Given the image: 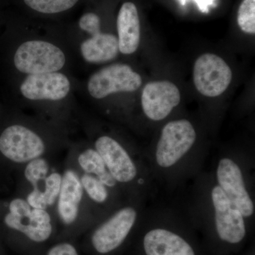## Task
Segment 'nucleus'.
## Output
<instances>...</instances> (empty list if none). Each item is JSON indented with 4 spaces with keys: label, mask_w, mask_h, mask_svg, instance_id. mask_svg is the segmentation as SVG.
<instances>
[{
    "label": "nucleus",
    "mask_w": 255,
    "mask_h": 255,
    "mask_svg": "<svg viewBox=\"0 0 255 255\" xmlns=\"http://www.w3.org/2000/svg\"><path fill=\"white\" fill-rule=\"evenodd\" d=\"M232 71L221 57L205 53L196 60L194 67V83L201 95L216 97L227 90L232 80Z\"/></svg>",
    "instance_id": "ddd939ff"
},
{
    "label": "nucleus",
    "mask_w": 255,
    "mask_h": 255,
    "mask_svg": "<svg viewBox=\"0 0 255 255\" xmlns=\"http://www.w3.org/2000/svg\"><path fill=\"white\" fill-rule=\"evenodd\" d=\"M181 4L185 5L187 0H179ZM201 12H209V6L214 4V0H194Z\"/></svg>",
    "instance_id": "b1692460"
},
{
    "label": "nucleus",
    "mask_w": 255,
    "mask_h": 255,
    "mask_svg": "<svg viewBox=\"0 0 255 255\" xmlns=\"http://www.w3.org/2000/svg\"><path fill=\"white\" fill-rule=\"evenodd\" d=\"M119 52L130 55L138 48L140 40V25L135 4L125 2L122 5L117 21Z\"/></svg>",
    "instance_id": "a211bd4d"
},
{
    "label": "nucleus",
    "mask_w": 255,
    "mask_h": 255,
    "mask_svg": "<svg viewBox=\"0 0 255 255\" xmlns=\"http://www.w3.org/2000/svg\"><path fill=\"white\" fill-rule=\"evenodd\" d=\"M80 52L82 58L88 63L112 61L119 53L118 38L112 33H96L80 43Z\"/></svg>",
    "instance_id": "6ab92c4d"
},
{
    "label": "nucleus",
    "mask_w": 255,
    "mask_h": 255,
    "mask_svg": "<svg viewBox=\"0 0 255 255\" xmlns=\"http://www.w3.org/2000/svg\"><path fill=\"white\" fill-rule=\"evenodd\" d=\"M238 23L245 33H255V0H243L238 12Z\"/></svg>",
    "instance_id": "412c9836"
},
{
    "label": "nucleus",
    "mask_w": 255,
    "mask_h": 255,
    "mask_svg": "<svg viewBox=\"0 0 255 255\" xmlns=\"http://www.w3.org/2000/svg\"><path fill=\"white\" fill-rule=\"evenodd\" d=\"M28 7L42 13L53 14L63 12L73 7L79 0H23Z\"/></svg>",
    "instance_id": "aec40b11"
},
{
    "label": "nucleus",
    "mask_w": 255,
    "mask_h": 255,
    "mask_svg": "<svg viewBox=\"0 0 255 255\" xmlns=\"http://www.w3.org/2000/svg\"><path fill=\"white\" fill-rule=\"evenodd\" d=\"M71 90L70 78L62 72L26 75L19 87L23 98L35 103L63 102Z\"/></svg>",
    "instance_id": "f8f14e48"
},
{
    "label": "nucleus",
    "mask_w": 255,
    "mask_h": 255,
    "mask_svg": "<svg viewBox=\"0 0 255 255\" xmlns=\"http://www.w3.org/2000/svg\"><path fill=\"white\" fill-rule=\"evenodd\" d=\"M61 125L27 118L9 124L0 133V159L17 170L33 159L58 156L71 143Z\"/></svg>",
    "instance_id": "f257e3e1"
},
{
    "label": "nucleus",
    "mask_w": 255,
    "mask_h": 255,
    "mask_svg": "<svg viewBox=\"0 0 255 255\" xmlns=\"http://www.w3.org/2000/svg\"><path fill=\"white\" fill-rule=\"evenodd\" d=\"M53 216L55 222L65 228L97 221L84 193L78 174L65 164L63 182Z\"/></svg>",
    "instance_id": "7ed1b4c3"
},
{
    "label": "nucleus",
    "mask_w": 255,
    "mask_h": 255,
    "mask_svg": "<svg viewBox=\"0 0 255 255\" xmlns=\"http://www.w3.org/2000/svg\"><path fill=\"white\" fill-rule=\"evenodd\" d=\"M146 255H196L186 240L163 228H156L146 233L143 239Z\"/></svg>",
    "instance_id": "f3484780"
},
{
    "label": "nucleus",
    "mask_w": 255,
    "mask_h": 255,
    "mask_svg": "<svg viewBox=\"0 0 255 255\" xmlns=\"http://www.w3.org/2000/svg\"><path fill=\"white\" fill-rule=\"evenodd\" d=\"M194 126L187 119H178L166 124L156 145L154 162L157 168L172 170L188 155L196 140Z\"/></svg>",
    "instance_id": "39448f33"
},
{
    "label": "nucleus",
    "mask_w": 255,
    "mask_h": 255,
    "mask_svg": "<svg viewBox=\"0 0 255 255\" xmlns=\"http://www.w3.org/2000/svg\"><path fill=\"white\" fill-rule=\"evenodd\" d=\"M210 196L218 236L223 241L231 244L241 243L246 237V218L218 184L211 188Z\"/></svg>",
    "instance_id": "9d476101"
},
{
    "label": "nucleus",
    "mask_w": 255,
    "mask_h": 255,
    "mask_svg": "<svg viewBox=\"0 0 255 255\" xmlns=\"http://www.w3.org/2000/svg\"><path fill=\"white\" fill-rule=\"evenodd\" d=\"M13 63L23 75L61 72L67 63L63 48L43 39H29L21 43L15 51Z\"/></svg>",
    "instance_id": "423d86ee"
},
{
    "label": "nucleus",
    "mask_w": 255,
    "mask_h": 255,
    "mask_svg": "<svg viewBox=\"0 0 255 255\" xmlns=\"http://www.w3.org/2000/svg\"><path fill=\"white\" fill-rule=\"evenodd\" d=\"M216 182L233 205L245 218L255 213L253 198L248 190L241 166L235 159L225 157L219 159L216 166Z\"/></svg>",
    "instance_id": "9b49d317"
},
{
    "label": "nucleus",
    "mask_w": 255,
    "mask_h": 255,
    "mask_svg": "<svg viewBox=\"0 0 255 255\" xmlns=\"http://www.w3.org/2000/svg\"><path fill=\"white\" fill-rule=\"evenodd\" d=\"M46 255H79V254L73 245L63 242V243H58L50 248L47 252Z\"/></svg>",
    "instance_id": "5701e85b"
},
{
    "label": "nucleus",
    "mask_w": 255,
    "mask_h": 255,
    "mask_svg": "<svg viewBox=\"0 0 255 255\" xmlns=\"http://www.w3.org/2000/svg\"><path fill=\"white\" fill-rule=\"evenodd\" d=\"M140 217L139 208L132 201L119 206L97 224L91 235L92 248L100 255L118 249L136 224Z\"/></svg>",
    "instance_id": "0eeeda50"
},
{
    "label": "nucleus",
    "mask_w": 255,
    "mask_h": 255,
    "mask_svg": "<svg viewBox=\"0 0 255 255\" xmlns=\"http://www.w3.org/2000/svg\"><path fill=\"white\" fill-rule=\"evenodd\" d=\"M90 143L103 159L124 194L131 196V191L140 178L136 159L122 142L108 134L97 135Z\"/></svg>",
    "instance_id": "20e7f679"
},
{
    "label": "nucleus",
    "mask_w": 255,
    "mask_h": 255,
    "mask_svg": "<svg viewBox=\"0 0 255 255\" xmlns=\"http://www.w3.org/2000/svg\"><path fill=\"white\" fill-rule=\"evenodd\" d=\"M63 162L79 173L95 176L112 191L121 195L124 194L107 169L103 159L90 142H71Z\"/></svg>",
    "instance_id": "4468645a"
},
{
    "label": "nucleus",
    "mask_w": 255,
    "mask_h": 255,
    "mask_svg": "<svg viewBox=\"0 0 255 255\" xmlns=\"http://www.w3.org/2000/svg\"><path fill=\"white\" fill-rule=\"evenodd\" d=\"M77 173L97 221L105 219L123 204L120 199L122 195L107 187L98 178L90 174Z\"/></svg>",
    "instance_id": "dca6fc26"
},
{
    "label": "nucleus",
    "mask_w": 255,
    "mask_h": 255,
    "mask_svg": "<svg viewBox=\"0 0 255 255\" xmlns=\"http://www.w3.org/2000/svg\"><path fill=\"white\" fill-rule=\"evenodd\" d=\"M80 29L89 36L99 33L101 31V21L100 16L95 13L88 12L82 15L79 21Z\"/></svg>",
    "instance_id": "4be33fe9"
},
{
    "label": "nucleus",
    "mask_w": 255,
    "mask_h": 255,
    "mask_svg": "<svg viewBox=\"0 0 255 255\" xmlns=\"http://www.w3.org/2000/svg\"><path fill=\"white\" fill-rule=\"evenodd\" d=\"M58 156L33 159L17 169V194L34 209H47L43 193L50 174L61 163Z\"/></svg>",
    "instance_id": "6e6552de"
},
{
    "label": "nucleus",
    "mask_w": 255,
    "mask_h": 255,
    "mask_svg": "<svg viewBox=\"0 0 255 255\" xmlns=\"http://www.w3.org/2000/svg\"><path fill=\"white\" fill-rule=\"evenodd\" d=\"M180 100V92L172 82H150L142 90V109L147 118L159 122L168 117Z\"/></svg>",
    "instance_id": "2eb2a0df"
},
{
    "label": "nucleus",
    "mask_w": 255,
    "mask_h": 255,
    "mask_svg": "<svg viewBox=\"0 0 255 255\" xmlns=\"http://www.w3.org/2000/svg\"><path fill=\"white\" fill-rule=\"evenodd\" d=\"M0 217L5 227L36 244L48 241L56 224L50 211L34 209L17 195L11 198L4 210L0 211Z\"/></svg>",
    "instance_id": "f03ea898"
},
{
    "label": "nucleus",
    "mask_w": 255,
    "mask_h": 255,
    "mask_svg": "<svg viewBox=\"0 0 255 255\" xmlns=\"http://www.w3.org/2000/svg\"><path fill=\"white\" fill-rule=\"evenodd\" d=\"M142 78L130 65L115 63L92 74L87 82L89 95L101 100L114 94L133 92L140 88Z\"/></svg>",
    "instance_id": "1a4fd4ad"
}]
</instances>
